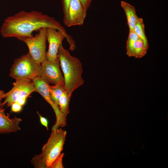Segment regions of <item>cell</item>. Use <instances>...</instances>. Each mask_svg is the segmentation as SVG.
<instances>
[{"label":"cell","instance_id":"obj_9","mask_svg":"<svg viewBox=\"0 0 168 168\" xmlns=\"http://www.w3.org/2000/svg\"><path fill=\"white\" fill-rule=\"evenodd\" d=\"M87 14V10L79 0H71L69 3L67 18L64 23L67 27L83 24Z\"/></svg>","mask_w":168,"mask_h":168},{"label":"cell","instance_id":"obj_10","mask_svg":"<svg viewBox=\"0 0 168 168\" xmlns=\"http://www.w3.org/2000/svg\"><path fill=\"white\" fill-rule=\"evenodd\" d=\"M36 92L40 94L50 105L53 109L56 117V121L53 126L52 130L56 129L61 127V115L58 106L51 100L49 93V84L41 77L38 76L32 80Z\"/></svg>","mask_w":168,"mask_h":168},{"label":"cell","instance_id":"obj_1","mask_svg":"<svg viewBox=\"0 0 168 168\" xmlns=\"http://www.w3.org/2000/svg\"><path fill=\"white\" fill-rule=\"evenodd\" d=\"M47 27L54 28L63 32L69 45L74 44V40L59 22L37 11H21L8 16L2 26L0 33L3 37H14L21 41L23 38L33 36V32Z\"/></svg>","mask_w":168,"mask_h":168},{"label":"cell","instance_id":"obj_21","mask_svg":"<svg viewBox=\"0 0 168 168\" xmlns=\"http://www.w3.org/2000/svg\"><path fill=\"white\" fill-rule=\"evenodd\" d=\"M11 111L14 112H19L22 109V106L17 102H15L11 105Z\"/></svg>","mask_w":168,"mask_h":168},{"label":"cell","instance_id":"obj_11","mask_svg":"<svg viewBox=\"0 0 168 168\" xmlns=\"http://www.w3.org/2000/svg\"><path fill=\"white\" fill-rule=\"evenodd\" d=\"M21 121L16 117L10 118L5 114L2 107H0V134L16 132L20 130L19 124Z\"/></svg>","mask_w":168,"mask_h":168},{"label":"cell","instance_id":"obj_12","mask_svg":"<svg viewBox=\"0 0 168 168\" xmlns=\"http://www.w3.org/2000/svg\"><path fill=\"white\" fill-rule=\"evenodd\" d=\"M70 98L65 91L59 99L58 106L61 115V127H63L66 125V118L69 112V104Z\"/></svg>","mask_w":168,"mask_h":168},{"label":"cell","instance_id":"obj_19","mask_svg":"<svg viewBox=\"0 0 168 168\" xmlns=\"http://www.w3.org/2000/svg\"><path fill=\"white\" fill-rule=\"evenodd\" d=\"M64 155V153H61L52 163L50 168H64L63 163V160Z\"/></svg>","mask_w":168,"mask_h":168},{"label":"cell","instance_id":"obj_23","mask_svg":"<svg viewBox=\"0 0 168 168\" xmlns=\"http://www.w3.org/2000/svg\"><path fill=\"white\" fill-rule=\"evenodd\" d=\"M92 0H79L84 8L87 10L90 6Z\"/></svg>","mask_w":168,"mask_h":168},{"label":"cell","instance_id":"obj_14","mask_svg":"<svg viewBox=\"0 0 168 168\" xmlns=\"http://www.w3.org/2000/svg\"><path fill=\"white\" fill-rule=\"evenodd\" d=\"M120 3L121 6L123 9L126 15L129 30H134L138 17L135 7L124 1H121Z\"/></svg>","mask_w":168,"mask_h":168},{"label":"cell","instance_id":"obj_18","mask_svg":"<svg viewBox=\"0 0 168 168\" xmlns=\"http://www.w3.org/2000/svg\"><path fill=\"white\" fill-rule=\"evenodd\" d=\"M31 163L36 168H46L45 164L40 154L35 155L31 160Z\"/></svg>","mask_w":168,"mask_h":168},{"label":"cell","instance_id":"obj_2","mask_svg":"<svg viewBox=\"0 0 168 168\" xmlns=\"http://www.w3.org/2000/svg\"><path fill=\"white\" fill-rule=\"evenodd\" d=\"M57 57L63 73L65 91L71 97L73 92L84 83L82 64L78 58L71 55L62 44L59 47Z\"/></svg>","mask_w":168,"mask_h":168},{"label":"cell","instance_id":"obj_22","mask_svg":"<svg viewBox=\"0 0 168 168\" xmlns=\"http://www.w3.org/2000/svg\"><path fill=\"white\" fill-rule=\"evenodd\" d=\"M37 114L39 117L41 124L46 128L47 130H48L49 128L48 119L45 117L42 116L38 112H37Z\"/></svg>","mask_w":168,"mask_h":168},{"label":"cell","instance_id":"obj_15","mask_svg":"<svg viewBox=\"0 0 168 168\" xmlns=\"http://www.w3.org/2000/svg\"><path fill=\"white\" fill-rule=\"evenodd\" d=\"M49 90L51 100L55 104L58 106L59 99L63 93L65 91L64 87L58 85H49Z\"/></svg>","mask_w":168,"mask_h":168},{"label":"cell","instance_id":"obj_8","mask_svg":"<svg viewBox=\"0 0 168 168\" xmlns=\"http://www.w3.org/2000/svg\"><path fill=\"white\" fill-rule=\"evenodd\" d=\"M46 29L47 39L49 44L46 59L54 62L58 58L59 47L66 37L63 32L55 28L47 27Z\"/></svg>","mask_w":168,"mask_h":168},{"label":"cell","instance_id":"obj_24","mask_svg":"<svg viewBox=\"0 0 168 168\" xmlns=\"http://www.w3.org/2000/svg\"><path fill=\"white\" fill-rule=\"evenodd\" d=\"M4 92L3 91L0 90V105L1 104V101L2 100L3 98V95Z\"/></svg>","mask_w":168,"mask_h":168},{"label":"cell","instance_id":"obj_13","mask_svg":"<svg viewBox=\"0 0 168 168\" xmlns=\"http://www.w3.org/2000/svg\"><path fill=\"white\" fill-rule=\"evenodd\" d=\"M149 47L145 44L144 41L139 38L133 43L130 49L126 52L128 57L141 58L146 54Z\"/></svg>","mask_w":168,"mask_h":168},{"label":"cell","instance_id":"obj_5","mask_svg":"<svg viewBox=\"0 0 168 168\" xmlns=\"http://www.w3.org/2000/svg\"><path fill=\"white\" fill-rule=\"evenodd\" d=\"M36 92V90L32 80L22 79L16 80L13 83L12 89L6 93H4V101L0 107L6 105L7 107L11 106L13 103L19 100L26 98L31 93Z\"/></svg>","mask_w":168,"mask_h":168},{"label":"cell","instance_id":"obj_20","mask_svg":"<svg viewBox=\"0 0 168 168\" xmlns=\"http://www.w3.org/2000/svg\"><path fill=\"white\" fill-rule=\"evenodd\" d=\"M71 0H62L63 13V22L64 23L66 19L69 3Z\"/></svg>","mask_w":168,"mask_h":168},{"label":"cell","instance_id":"obj_6","mask_svg":"<svg viewBox=\"0 0 168 168\" xmlns=\"http://www.w3.org/2000/svg\"><path fill=\"white\" fill-rule=\"evenodd\" d=\"M47 40L46 28H42L35 36L26 37L21 40L27 45L29 52L39 65L46 58Z\"/></svg>","mask_w":168,"mask_h":168},{"label":"cell","instance_id":"obj_17","mask_svg":"<svg viewBox=\"0 0 168 168\" xmlns=\"http://www.w3.org/2000/svg\"><path fill=\"white\" fill-rule=\"evenodd\" d=\"M139 38L134 30H129L126 42V52H128L130 49L134 42Z\"/></svg>","mask_w":168,"mask_h":168},{"label":"cell","instance_id":"obj_7","mask_svg":"<svg viewBox=\"0 0 168 168\" xmlns=\"http://www.w3.org/2000/svg\"><path fill=\"white\" fill-rule=\"evenodd\" d=\"M60 65L58 58L54 62L45 59L40 65L39 76L49 84L60 85L64 87V78L60 71Z\"/></svg>","mask_w":168,"mask_h":168},{"label":"cell","instance_id":"obj_16","mask_svg":"<svg viewBox=\"0 0 168 168\" xmlns=\"http://www.w3.org/2000/svg\"><path fill=\"white\" fill-rule=\"evenodd\" d=\"M134 31L138 37L142 39L146 45L149 47V44L145 32V26L142 18L138 17L134 28Z\"/></svg>","mask_w":168,"mask_h":168},{"label":"cell","instance_id":"obj_4","mask_svg":"<svg viewBox=\"0 0 168 168\" xmlns=\"http://www.w3.org/2000/svg\"><path fill=\"white\" fill-rule=\"evenodd\" d=\"M40 65L29 52L16 59L10 69L9 76L16 80H32L39 76Z\"/></svg>","mask_w":168,"mask_h":168},{"label":"cell","instance_id":"obj_3","mask_svg":"<svg viewBox=\"0 0 168 168\" xmlns=\"http://www.w3.org/2000/svg\"><path fill=\"white\" fill-rule=\"evenodd\" d=\"M66 134L67 132L61 128L52 130L50 136L40 154L45 164L46 168H50L52 163L61 153Z\"/></svg>","mask_w":168,"mask_h":168}]
</instances>
